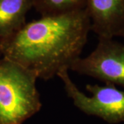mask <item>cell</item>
Wrapping results in <instances>:
<instances>
[{"label":"cell","instance_id":"1","mask_svg":"<svg viewBox=\"0 0 124 124\" xmlns=\"http://www.w3.org/2000/svg\"><path fill=\"white\" fill-rule=\"evenodd\" d=\"M91 31L86 9L44 16L1 41V56L48 80L80 57Z\"/></svg>","mask_w":124,"mask_h":124},{"label":"cell","instance_id":"2","mask_svg":"<svg viewBox=\"0 0 124 124\" xmlns=\"http://www.w3.org/2000/svg\"><path fill=\"white\" fill-rule=\"evenodd\" d=\"M37 79L21 65L0 59V124H23L39 112Z\"/></svg>","mask_w":124,"mask_h":124},{"label":"cell","instance_id":"3","mask_svg":"<svg viewBox=\"0 0 124 124\" xmlns=\"http://www.w3.org/2000/svg\"><path fill=\"white\" fill-rule=\"evenodd\" d=\"M57 76L63 81L67 95L81 112L99 117L109 124L124 121V90L118 89L115 85L88 84L86 90L91 95L88 96L72 81L68 69L59 72Z\"/></svg>","mask_w":124,"mask_h":124},{"label":"cell","instance_id":"4","mask_svg":"<svg viewBox=\"0 0 124 124\" xmlns=\"http://www.w3.org/2000/svg\"><path fill=\"white\" fill-rule=\"evenodd\" d=\"M70 70L124 88V44L113 39L99 38L95 49L77 59Z\"/></svg>","mask_w":124,"mask_h":124},{"label":"cell","instance_id":"5","mask_svg":"<svg viewBox=\"0 0 124 124\" xmlns=\"http://www.w3.org/2000/svg\"><path fill=\"white\" fill-rule=\"evenodd\" d=\"M85 9L99 38L113 39L124 31V0H86Z\"/></svg>","mask_w":124,"mask_h":124},{"label":"cell","instance_id":"6","mask_svg":"<svg viewBox=\"0 0 124 124\" xmlns=\"http://www.w3.org/2000/svg\"><path fill=\"white\" fill-rule=\"evenodd\" d=\"M32 0H0V39H5L26 24Z\"/></svg>","mask_w":124,"mask_h":124},{"label":"cell","instance_id":"7","mask_svg":"<svg viewBox=\"0 0 124 124\" xmlns=\"http://www.w3.org/2000/svg\"><path fill=\"white\" fill-rule=\"evenodd\" d=\"M85 6L86 0H32V7L41 17L77 11Z\"/></svg>","mask_w":124,"mask_h":124},{"label":"cell","instance_id":"8","mask_svg":"<svg viewBox=\"0 0 124 124\" xmlns=\"http://www.w3.org/2000/svg\"><path fill=\"white\" fill-rule=\"evenodd\" d=\"M1 41H2V39H0V56H1Z\"/></svg>","mask_w":124,"mask_h":124},{"label":"cell","instance_id":"9","mask_svg":"<svg viewBox=\"0 0 124 124\" xmlns=\"http://www.w3.org/2000/svg\"><path fill=\"white\" fill-rule=\"evenodd\" d=\"M120 37H123L124 39V31L122 32V33L121 34V35H120Z\"/></svg>","mask_w":124,"mask_h":124}]
</instances>
